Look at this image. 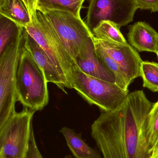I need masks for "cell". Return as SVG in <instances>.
<instances>
[{"mask_svg":"<svg viewBox=\"0 0 158 158\" xmlns=\"http://www.w3.org/2000/svg\"><path fill=\"white\" fill-rule=\"evenodd\" d=\"M154 104L138 90L117 109L101 111L91 135L103 158H150L144 124Z\"/></svg>","mask_w":158,"mask_h":158,"instance_id":"1","label":"cell"},{"mask_svg":"<svg viewBox=\"0 0 158 158\" xmlns=\"http://www.w3.org/2000/svg\"><path fill=\"white\" fill-rule=\"evenodd\" d=\"M47 83L43 70L23 44L16 74L17 100L34 112L42 110L49 102Z\"/></svg>","mask_w":158,"mask_h":158,"instance_id":"2","label":"cell"},{"mask_svg":"<svg viewBox=\"0 0 158 158\" xmlns=\"http://www.w3.org/2000/svg\"><path fill=\"white\" fill-rule=\"evenodd\" d=\"M43 13L75 62L94 45V36L86 23L70 12L49 10Z\"/></svg>","mask_w":158,"mask_h":158,"instance_id":"3","label":"cell"},{"mask_svg":"<svg viewBox=\"0 0 158 158\" xmlns=\"http://www.w3.org/2000/svg\"><path fill=\"white\" fill-rule=\"evenodd\" d=\"M72 88L90 105L101 111H109L119 107L127 98L129 91H124L115 83L87 75L77 65L72 70Z\"/></svg>","mask_w":158,"mask_h":158,"instance_id":"4","label":"cell"},{"mask_svg":"<svg viewBox=\"0 0 158 158\" xmlns=\"http://www.w3.org/2000/svg\"><path fill=\"white\" fill-rule=\"evenodd\" d=\"M36 16L24 28L48 55L72 88V70L76 64L43 13L37 10Z\"/></svg>","mask_w":158,"mask_h":158,"instance_id":"5","label":"cell"},{"mask_svg":"<svg viewBox=\"0 0 158 158\" xmlns=\"http://www.w3.org/2000/svg\"><path fill=\"white\" fill-rule=\"evenodd\" d=\"M35 112L24 108L0 128V158H28Z\"/></svg>","mask_w":158,"mask_h":158,"instance_id":"6","label":"cell"},{"mask_svg":"<svg viewBox=\"0 0 158 158\" xmlns=\"http://www.w3.org/2000/svg\"><path fill=\"white\" fill-rule=\"evenodd\" d=\"M23 36L0 56V128L15 111L16 82Z\"/></svg>","mask_w":158,"mask_h":158,"instance_id":"7","label":"cell"},{"mask_svg":"<svg viewBox=\"0 0 158 158\" xmlns=\"http://www.w3.org/2000/svg\"><path fill=\"white\" fill-rule=\"evenodd\" d=\"M137 9L136 0H90L85 23L92 31L103 21L121 27L133 21Z\"/></svg>","mask_w":158,"mask_h":158,"instance_id":"8","label":"cell"},{"mask_svg":"<svg viewBox=\"0 0 158 158\" xmlns=\"http://www.w3.org/2000/svg\"><path fill=\"white\" fill-rule=\"evenodd\" d=\"M93 40L94 43L105 50L117 64L128 87L135 79L141 77L143 61L130 44L99 40L95 37Z\"/></svg>","mask_w":158,"mask_h":158,"instance_id":"9","label":"cell"},{"mask_svg":"<svg viewBox=\"0 0 158 158\" xmlns=\"http://www.w3.org/2000/svg\"><path fill=\"white\" fill-rule=\"evenodd\" d=\"M23 46L30 52L38 65L43 70L48 82L53 83L61 90L70 88L66 78L61 74L50 57L36 41L23 29Z\"/></svg>","mask_w":158,"mask_h":158,"instance_id":"10","label":"cell"},{"mask_svg":"<svg viewBox=\"0 0 158 158\" xmlns=\"http://www.w3.org/2000/svg\"><path fill=\"white\" fill-rule=\"evenodd\" d=\"M128 40L137 52L156 53L158 47V33L145 22H136L129 27Z\"/></svg>","mask_w":158,"mask_h":158,"instance_id":"11","label":"cell"},{"mask_svg":"<svg viewBox=\"0 0 158 158\" xmlns=\"http://www.w3.org/2000/svg\"><path fill=\"white\" fill-rule=\"evenodd\" d=\"M75 63L87 75L115 83L114 74L98 57L96 52L95 44L84 54L82 57L77 59Z\"/></svg>","mask_w":158,"mask_h":158,"instance_id":"12","label":"cell"},{"mask_svg":"<svg viewBox=\"0 0 158 158\" xmlns=\"http://www.w3.org/2000/svg\"><path fill=\"white\" fill-rule=\"evenodd\" d=\"M59 132L63 135L67 145L75 158H103L101 152L90 147L82 137L81 133L67 127H62Z\"/></svg>","mask_w":158,"mask_h":158,"instance_id":"13","label":"cell"},{"mask_svg":"<svg viewBox=\"0 0 158 158\" xmlns=\"http://www.w3.org/2000/svg\"><path fill=\"white\" fill-rule=\"evenodd\" d=\"M0 15L23 27L32 21L29 12L23 0H0Z\"/></svg>","mask_w":158,"mask_h":158,"instance_id":"14","label":"cell"},{"mask_svg":"<svg viewBox=\"0 0 158 158\" xmlns=\"http://www.w3.org/2000/svg\"><path fill=\"white\" fill-rule=\"evenodd\" d=\"M24 27L0 15V56L9 45L23 37Z\"/></svg>","mask_w":158,"mask_h":158,"instance_id":"15","label":"cell"},{"mask_svg":"<svg viewBox=\"0 0 158 158\" xmlns=\"http://www.w3.org/2000/svg\"><path fill=\"white\" fill-rule=\"evenodd\" d=\"M85 0H38L37 10L45 12L49 10L67 11L80 17V11Z\"/></svg>","mask_w":158,"mask_h":158,"instance_id":"16","label":"cell"},{"mask_svg":"<svg viewBox=\"0 0 158 158\" xmlns=\"http://www.w3.org/2000/svg\"><path fill=\"white\" fill-rule=\"evenodd\" d=\"M148 150L150 154L158 148V101L154 103L144 124Z\"/></svg>","mask_w":158,"mask_h":158,"instance_id":"17","label":"cell"},{"mask_svg":"<svg viewBox=\"0 0 158 158\" xmlns=\"http://www.w3.org/2000/svg\"><path fill=\"white\" fill-rule=\"evenodd\" d=\"M120 28L114 22L103 21L93 30L92 32L95 38L99 40L127 43L128 42L121 32Z\"/></svg>","mask_w":158,"mask_h":158,"instance_id":"18","label":"cell"},{"mask_svg":"<svg viewBox=\"0 0 158 158\" xmlns=\"http://www.w3.org/2000/svg\"><path fill=\"white\" fill-rule=\"evenodd\" d=\"M143 86L153 92H158V64L143 61L141 68Z\"/></svg>","mask_w":158,"mask_h":158,"instance_id":"19","label":"cell"},{"mask_svg":"<svg viewBox=\"0 0 158 158\" xmlns=\"http://www.w3.org/2000/svg\"><path fill=\"white\" fill-rule=\"evenodd\" d=\"M94 44L96 52L98 57L114 74L115 77V83L122 90L124 91L129 90V87L126 85L123 75L117 64L100 46L94 43Z\"/></svg>","mask_w":158,"mask_h":158,"instance_id":"20","label":"cell"},{"mask_svg":"<svg viewBox=\"0 0 158 158\" xmlns=\"http://www.w3.org/2000/svg\"><path fill=\"white\" fill-rule=\"evenodd\" d=\"M28 158H44L40 152L38 148L35 135H34L33 128L32 130L31 135L29 149ZM64 158H73L72 156L70 155H66Z\"/></svg>","mask_w":158,"mask_h":158,"instance_id":"21","label":"cell"},{"mask_svg":"<svg viewBox=\"0 0 158 158\" xmlns=\"http://www.w3.org/2000/svg\"><path fill=\"white\" fill-rule=\"evenodd\" d=\"M138 9L158 12V0H136Z\"/></svg>","mask_w":158,"mask_h":158,"instance_id":"22","label":"cell"},{"mask_svg":"<svg viewBox=\"0 0 158 158\" xmlns=\"http://www.w3.org/2000/svg\"><path fill=\"white\" fill-rule=\"evenodd\" d=\"M29 12L31 19L37 17V6L38 0H23Z\"/></svg>","mask_w":158,"mask_h":158,"instance_id":"23","label":"cell"},{"mask_svg":"<svg viewBox=\"0 0 158 158\" xmlns=\"http://www.w3.org/2000/svg\"><path fill=\"white\" fill-rule=\"evenodd\" d=\"M149 158H158V148L152 152Z\"/></svg>","mask_w":158,"mask_h":158,"instance_id":"24","label":"cell"},{"mask_svg":"<svg viewBox=\"0 0 158 158\" xmlns=\"http://www.w3.org/2000/svg\"><path fill=\"white\" fill-rule=\"evenodd\" d=\"M156 54L157 55V56L158 59V49L157 51L156 52Z\"/></svg>","mask_w":158,"mask_h":158,"instance_id":"25","label":"cell"}]
</instances>
